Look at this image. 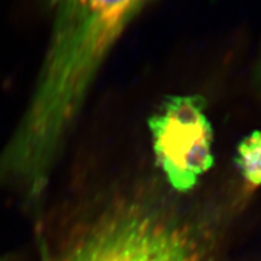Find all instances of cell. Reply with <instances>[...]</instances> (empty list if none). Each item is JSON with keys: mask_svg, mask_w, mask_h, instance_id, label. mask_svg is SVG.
Listing matches in <instances>:
<instances>
[{"mask_svg": "<svg viewBox=\"0 0 261 261\" xmlns=\"http://www.w3.org/2000/svg\"><path fill=\"white\" fill-rule=\"evenodd\" d=\"M42 261H211L190 223L165 207L127 201L71 233Z\"/></svg>", "mask_w": 261, "mask_h": 261, "instance_id": "obj_1", "label": "cell"}, {"mask_svg": "<svg viewBox=\"0 0 261 261\" xmlns=\"http://www.w3.org/2000/svg\"><path fill=\"white\" fill-rule=\"evenodd\" d=\"M152 0H44L51 17L39 81L68 100L87 97L98 71L133 18Z\"/></svg>", "mask_w": 261, "mask_h": 261, "instance_id": "obj_2", "label": "cell"}, {"mask_svg": "<svg viewBox=\"0 0 261 261\" xmlns=\"http://www.w3.org/2000/svg\"><path fill=\"white\" fill-rule=\"evenodd\" d=\"M156 162L169 184L188 191L211 168L212 127L201 98L172 97L150 120Z\"/></svg>", "mask_w": 261, "mask_h": 261, "instance_id": "obj_3", "label": "cell"}, {"mask_svg": "<svg viewBox=\"0 0 261 261\" xmlns=\"http://www.w3.org/2000/svg\"><path fill=\"white\" fill-rule=\"evenodd\" d=\"M237 165L248 184L261 185V130L248 136L238 146Z\"/></svg>", "mask_w": 261, "mask_h": 261, "instance_id": "obj_4", "label": "cell"}, {"mask_svg": "<svg viewBox=\"0 0 261 261\" xmlns=\"http://www.w3.org/2000/svg\"><path fill=\"white\" fill-rule=\"evenodd\" d=\"M0 261H17L14 259L11 255H5V256H0Z\"/></svg>", "mask_w": 261, "mask_h": 261, "instance_id": "obj_5", "label": "cell"}]
</instances>
